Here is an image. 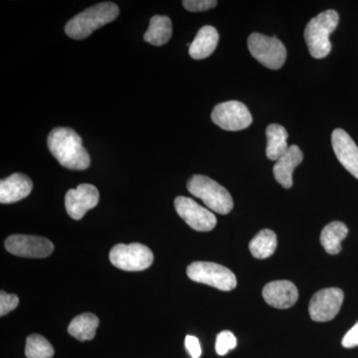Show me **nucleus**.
I'll return each instance as SVG.
<instances>
[{"instance_id":"nucleus-6","label":"nucleus","mask_w":358,"mask_h":358,"mask_svg":"<svg viewBox=\"0 0 358 358\" xmlns=\"http://www.w3.org/2000/svg\"><path fill=\"white\" fill-rule=\"evenodd\" d=\"M154 253L145 245L117 244L110 252V261L115 268L129 272L147 270L154 263Z\"/></svg>"},{"instance_id":"nucleus-20","label":"nucleus","mask_w":358,"mask_h":358,"mask_svg":"<svg viewBox=\"0 0 358 358\" xmlns=\"http://www.w3.org/2000/svg\"><path fill=\"white\" fill-rule=\"evenodd\" d=\"M173 35V23L171 18L164 15H155L152 17L150 27L145 33V42L154 46H162L166 44Z\"/></svg>"},{"instance_id":"nucleus-4","label":"nucleus","mask_w":358,"mask_h":358,"mask_svg":"<svg viewBox=\"0 0 358 358\" xmlns=\"http://www.w3.org/2000/svg\"><path fill=\"white\" fill-rule=\"evenodd\" d=\"M188 192L199 197L212 211L219 214L230 213L234 206L229 192L208 176L196 174L187 182Z\"/></svg>"},{"instance_id":"nucleus-26","label":"nucleus","mask_w":358,"mask_h":358,"mask_svg":"<svg viewBox=\"0 0 358 358\" xmlns=\"http://www.w3.org/2000/svg\"><path fill=\"white\" fill-rule=\"evenodd\" d=\"M20 303V299L16 294H8L1 291L0 293V317H4L11 310H15Z\"/></svg>"},{"instance_id":"nucleus-9","label":"nucleus","mask_w":358,"mask_h":358,"mask_svg":"<svg viewBox=\"0 0 358 358\" xmlns=\"http://www.w3.org/2000/svg\"><path fill=\"white\" fill-rule=\"evenodd\" d=\"M174 207L178 215L192 229L200 231V232H208L214 229L217 223V219L211 211L204 208L189 197H176L174 200Z\"/></svg>"},{"instance_id":"nucleus-11","label":"nucleus","mask_w":358,"mask_h":358,"mask_svg":"<svg viewBox=\"0 0 358 358\" xmlns=\"http://www.w3.org/2000/svg\"><path fill=\"white\" fill-rule=\"evenodd\" d=\"M345 294L341 289H320L313 294L308 306V313L313 320L326 322L334 320L341 310Z\"/></svg>"},{"instance_id":"nucleus-28","label":"nucleus","mask_w":358,"mask_h":358,"mask_svg":"<svg viewBox=\"0 0 358 358\" xmlns=\"http://www.w3.org/2000/svg\"><path fill=\"white\" fill-rule=\"evenodd\" d=\"M341 345L345 348H352L358 346V322L343 336Z\"/></svg>"},{"instance_id":"nucleus-24","label":"nucleus","mask_w":358,"mask_h":358,"mask_svg":"<svg viewBox=\"0 0 358 358\" xmlns=\"http://www.w3.org/2000/svg\"><path fill=\"white\" fill-rule=\"evenodd\" d=\"M237 346V338L229 331H224L216 338L215 350L219 355H227L230 350H234Z\"/></svg>"},{"instance_id":"nucleus-8","label":"nucleus","mask_w":358,"mask_h":358,"mask_svg":"<svg viewBox=\"0 0 358 358\" xmlns=\"http://www.w3.org/2000/svg\"><path fill=\"white\" fill-rule=\"evenodd\" d=\"M211 119L221 129L229 131H242L253 122L248 108L238 101L218 103L212 110Z\"/></svg>"},{"instance_id":"nucleus-1","label":"nucleus","mask_w":358,"mask_h":358,"mask_svg":"<svg viewBox=\"0 0 358 358\" xmlns=\"http://www.w3.org/2000/svg\"><path fill=\"white\" fill-rule=\"evenodd\" d=\"M47 145L52 155L61 166L72 171H84L91 159L83 147L81 136L70 128H56L49 134Z\"/></svg>"},{"instance_id":"nucleus-23","label":"nucleus","mask_w":358,"mask_h":358,"mask_svg":"<svg viewBox=\"0 0 358 358\" xmlns=\"http://www.w3.org/2000/svg\"><path fill=\"white\" fill-rule=\"evenodd\" d=\"M25 355L27 358H52L54 348L43 336L31 334L26 339Z\"/></svg>"},{"instance_id":"nucleus-7","label":"nucleus","mask_w":358,"mask_h":358,"mask_svg":"<svg viewBox=\"0 0 358 358\" xmlns=\"http://www.w3.org/2000/svg\"><path fill=\"white\" fill-rule=\"evenodd\" d=\"M248 48L251 55L268 69H280L286 62V47L275 37L253 33L248 38Z\"/></svg>"},{"instance_id":"nucleus-16","label":"nucleus","mask_w":358,"mask_h":358,"mask_svg":"<svg viewBox=\"0 0 358 358\" xmlns=\"http://www.w3.org/2000/svg\"><path fill=\"white\" fill-rule=\"evenodd\" d=\"M303 155L298 145H291L286 154L275 162L274 166V176L275 180L284 188H291L293 186V173L296 166L303 162Z\"/></svg>"},{"instance_id":"nucleus-2","label":"nucleus","mask_w":358,"mask_h":358,"mask_svg":"<svg viewBox=\"0 0 358 358\" xmlns=\"http://www.w3.org/2000/svg\"><path fill=\"white\" fill-rule=\"evenodd\" d=\"M120 9L113 2H102L78 14L65 26V32L70 38H87L95 30L113 22L119 16Z\"/></svg>"},{"instance_id":"nucleus-12","label":"nucleus","mask_w":358,"mask_h":358,"mask_svg":"<svg viewBox=\"0 0 358 358\" xmlns=\"http://www.w3.org/2000/svg\"><path fill=\"white\" fill-rule=\"evenodd\" d=\"M100 193L96 186L84 183L76 189H70L66 193L65 207L68 215L74 220H80L90 209L99 203Z\"/></svg>"},{"instance_id":"nucleus-15","label":"nucleus","mask_w":358,"mask_h":358,"mask_svg":"<svg viewBox=\"0 0 358 358\" xmlns=\"http://www.w3.org/2000/svg\"><path fill=\"white\" fill-rule=\"evenodd\" d=\"M31 179L22 173H13L0 181V202L10 204L24 199L32 192Z\"/></svg>"},{"instance_id":"nucleus-25","label":"nucleus","mask_w":358,"mask_h":358,"mask_svg":"<svg viewBox=\"0 0 358 358\" xmlns=\"http://www.w3.org/2000/svg\"><path fill=\"white\" fill-rule=\"evenodd\" d=\"M217 3L216 0H185L182 1L186 10L190 11V13L209 10L217 6Z\"/></svg>"},{"instance_id":"nucleus-10","label":"nucleus","mask_w":358,"mask_h":358,"mask_svg":"<svg viewBox=\"0 0 358 358\" xmlns=\"http://www.w3.org/2000/svg\"><path fill=\"white\" fill-rule=\"evenodd\" d=\"M9 253L24 258H46L54 251V245L47 238L32 235H11L6 240Z\"/></svg>"},{"instance_id":"nucleus-27","label":"nucleus","mask_w":358,"mask_h":358,"mask_svg":"<svg viewBox=\"0 0 358 358\" xmlns=\"http://www.w3.org/2000/svg\"><path fill=\"white\" fill-rule=\"evenodd\" d=\"M185 348L192 358H199L201 357V346H200L199 338H195V336H186Z\"/></svg>"},{"instance_id":"nucleus-22","label":"nucleus","mask_w":358,"mask_h":358,"mask_svg":"<svg viewBox=\"0 0 358 358\" xmlns=\"http://www.w3.org/2000/svg\"><path fill=\"white\" fill-rule=\"evenodd\" d=\"M277 243V235L274 231L264 229L250 242V252L256 259H267L275 253Z\"/></svg>"},{"instance_id":"nucleus-14","label":"nucleus","mask_w":358,"mask_h":358,"mask_svg":"<svg viewBox=\"0 0 358 358\" xmlns=\"http://www.w3.org/2000/svg\"><path fill=\"white\" fill-rule=\"evenodd\" d=\"M262 294L268 305L281 310L293 307L299 299L298 288L289 281L268 282L264 287Z\"/></svg>"},{"instance_id":"nucleus-21","label":"nucleus","mask_w":358,"mask_h":358,"mask_svg":"<svg viewBox=\"0 0 358 358\" xmlns=\"http://www.w3.org/2000/svg\"><path fill=\"white\" fill-rule=\"evenodd\" d=\"M99 324L100 320L94 313H82L71 322L68 333L80 341H92L95 338Z\"/></svg>"},{"instance_id":"nucleus-3","label":"nucleus","mask_w":358,"mask_h":358,"mask_svg":"<svg viewBox=\"0 0 358 358\" xmlns=\"http://www.w3.org/2000/svg\"><path fill=\"white\" fill-rule=\"evenodd\" d=\"M339 16L336 10L324 11L308 23L305 39L310 55L315 59L327 57L331 51L329 35L338 27Z\"/></svg>"},{"instance_id":"nucleus-13","label":"nucleus","mask_w":358,"mask_h":358,"mask_svg":"<svg viewBox=\"0 0 358 358\" xmlns=\"http://www.w3.org/2000/svg\"><path fill=\"white\" fill-rule=\"evenodd\" d=\"M334 154L343 167L358 179V147L350 134L341 129H334L331 134Z\"/></svg>"},{"instance_id":"nucleus-19","label":"nucleus","mask_w":358,"mask_h":358,"mask_svg":"<svg viewBox=\"0 0 358 358\" xmlns=\"http://www.w3.org/2000/svg\"><path fill=\"white\" fill-rule=\"evenodd\" d=\"M348 234V228L341 221H334L327 224L320 234V243L327 253L336 255L341 251V242Z\"/></svg>"},{"instance_id":"nucleus-17","label":"nucleus","mask_w":358,"mask_h":358,"mask_svg":"<svg viewBox=\"0 0 358 358\" xmlns=\"http://www.w3.org/2000/svg\"><path fill=\"white\" fill-rule=\"evenodd\" d=\"M219 34L213 26H203L189 46L190 57L195 60H201L209 57L217 47Z\"/></svg>"},{"instance_id":"nucleus-18","label":"nucleus","mask_w":358,"mask_h":358,"mask_svg":"<svg viewBox=\"0 0 358 358\" xmlns=\"http://www.w3.org/2000/svg\"><path fill=\"white\" fill-rule=\"evenodd\" d=\"M267 148L266 155L268 159L277 162L289 150L288 131L281 124H272L266 129Z\"/></svg>"},{"instance_id":"nucleus-5","label":"nucleus","mask_w":358,"mask_h":358,"mask_svg":"<svg viewBox=\"0 0 358 358\" xmlns=\"http://www.w3.org/2000/svg\"><path fill=\"white\" fill-rule=\"evenodd\" d=\"M192 281L208 285L220 291H232L237 287L236 275L229 268L216 263L194 262L186 270Z\"/></svg>"}]
</instances>
